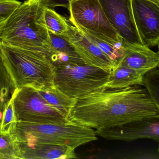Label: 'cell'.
Here are the masks:
<instances>
[{
	"mask_svg": "<svg viewBox=\"0 0 159 159\" xmlns=\"http://www.w3.org/2000/svg\"><path fill=\"white\" fill-rule=\"evenodd\" d=\"M18 143L22 159H67L77 158L75 148L65 145L41 143Z\"/></svg>",
	"mask_w": 159,
	"mask_h": 159,
	"instance_id": "13",
	"label": "cell"
},
{
	"mask_svg": "<svg viewBox=\"0 0 159 159\" xmlns=\"http://www.w3.org/2000/svg\"><path fill=\"white\" fill-rule=\"evenodd\" d=\"M64 37L70 42L86 64L102 68L110 72L116 68L115 63L74 26H73L69 34Z\"/></svg>",
	"mask_w": 159,
	"mask_h": 159,
	"instance_id": "11",
	"label": "cell"
},
{
	"mask_svg": "<svg viewBox=\"0 0 159 159\" xmlns=\"http://www.w3.org/2000/svg\"><path fill=\"white\" fill-rule=\"evenodd\" d=\"M75 28L101 49L115 63L116 67L118 65L125 54V45L113 44L83 29Z\"/></svg>",
	"mask_w": 159,
	"mask_h": 159,
	"instance_id": "18",
	"label": "cell"
},
{
	"mask_svg": "<svg viewBox=\"0 0 159 159\" xmlns=\"http://www.w3.org/2000/svg\"><path fill=\"white\" fill-rule=\"evenodd\" d=\"M110 72L85 63L55 67L54 85L69 97L78 99L104 88Z\"/></svg>",
	"mask_w": 159,
	"mask_h": 159,
	"instance_id": "5",
	"label": "cell"
},
{
	"mask_svg": "<svg viewBox=\"0 0 159 159\" xmlns=\"http://www.w3.org/2000/svg\"><path fill=\"white\" fill-rule=\"evenodd\" d=\"M125 54L118 66L129 67L147 73L158 67L159 55L158 52H155L147 46L141 44H125Z\"/></svg>",
	"mask_w": 159,
	"mask_h": 159,
	"instance_id": "12",
	"label": "cell"
},
{
	"mask_svg": "<svg viewBox=\"0 0 159 159\" xmlns=\"http://www.w3.org/2000/svg\"><path fill=\"white\" fill-rule=\"evenodd\" d=\"M158 151H159V148H158Z\"/></svg>",
	"mask_w": 159,
	"mask_h": 159,
	"instance_id": "27",
	"label": "cell"
},
{
	"mask_svg": "<svg viewBox=\"0 0 159 159\" xmlns=\"http://www.w3.org/2000/svg\"><path fill=\"white\" fill-rule=\"evenodd\" d=\"M43 20L48 31L57 35L66 37L72 28L73 25L65 17L56 12L54 8L45 5Z\"/></svg>",
	"mask_w": 159,
	"mask_h": 159,
	"instance_id": "17",
	"label": "cell"
},
{
	"mask_svg": "<svg viewBox=\"0 0 159 159\" xmlns=\"http://www.w3.org/2000/svg\"><path fill=\"white\" fill-rule=\"evenodd\" d=\"M143 86L147 89L151 99L158 108L159 112V69L148 72L144 77Z\"/></svg>",
	"mask_w": 159,
	"mask_h": 159,
	"instance_id": "22",
	"label": "cell"
},
{
	"mask_svg": "<svg viewBox=\"0 0 159 159\" xmlns=\"http://www.w3.org/2000/svg\"><path fill=\"white\" fill-rule=\"evenodd\" d=\"M0 159H22L19 146L12 134L0 131Z\"/></svg>",
	"mask_w": 159,
	"mask_h": 159,
	"instance_id": "20",
	"label": "cell"
},
{
	"mask_svg": "<svg viewBox=\"0 0 159 159\" xmlns=\"http://www.w3.org/2000/svg\"><path fill=\"white\" fill-rule=\"evenodd\" d=\"M150 1H153L155 2L159 3V0H150Z\"/></svg>",
	"mask_w": 159,
	"mask_h": 159,
	"instance_id": "25",
	"label": "cell"
},
{
	"mask_svg": "<svg viewBox=\"0 0 159 159\" xmlns=\"http://www.w3.org/2000/svg\"><path fill=\"white\" fill-rule=\"evenodd\" d=\"M16 88L0 58V125L6 107L13 97Z\"/></svg>",
	"mask_w": 159,
	"mask_h": 159,
	"instance_id": "19",
	"label": "cell"
},
{
	"mask_svg": "<svg viewBox=\"0 0 159 159\" xmlns=\"http://www.w3.org/2000/svg\"><path fill=\"white\" fill-rule=\"evenodd\" d=\"M112 27L124 44H143L134 22L131 0H99Z\"/></svg>",
	"mask_w": 159,
	"mask_h": 159,
	"instance_id": "8",
	"label": "cell"
},
{
	"mask_svg": "<svg viewBox=\"0 0 159 159\" xmlns=\"http://www.w3.org/2000/svg\"><path fill=\"white\" fill-rule=\"evenodd\" d=\"M13 135L18 143L65 145L75 149L98 139L95 130L70 120L63 123L18 122Z\"/></svg>",
	"mask_w": 159,
	"mask_h": 159,
	"instance_id": "4",
	"label": "cell"
},
{
	"mask_svg": "<svg viewBox=\"0 0 159 159\" xmlns=\"http://www.w3.org/2000/svg\"><path fill=\"white\" fill-rule=\"evenodd\" d=\"M50 49L55 57V67L59 65L84 63L70 42L48 31Z\"/></svg>",
	"mask_w": 159,
	"mask_h": 159,
	"instance_id": "14",
	"label": "cell"
},
{
	"mask_svg": "<svg viewBox=\"0 0 159 159\" xmlns=\"http://www.w3.org/2000/svg\"><path fill=\"white\" fill-rule=\"evenodd\" d=\"M159 115L147 89L135 85L122 89L104 88L76 99L69 120L100 130Z\"/></svg>",
	"mask_w": 159,
	"mask_h": 159,
	"instance_id": "1",
	"label": "cell"
},
{
	"mask_svg": "<svg viewBox=\"0 0 159 159\" xmlns=\"http://www.w3.org/2000/svg\"><path fill=\"white\" fill-rule=\"evenodd\" d=\"M41 0H25L13 12L3 30L0 41L12 46L54 54L48 30L43 20Z\"/></svg>",
	"mask_w": 159,
	"mask_h": 159,
	"instance_id": "2",
	"label": "cell"
},
{
	"mask_svg": "<svg viewBox=\"0 0 159 159\" xmlns=\"http://www.w3.org/2000/svg\"><path fill=\"white\" fill-rule=\"evenodd\" d=\"M38 91L49 104L69 120V117L75 105L76 99L67 96L55 85Z\"/></svg>",
	"mask_w": 159,
	"mask_h": 159,
	"instance_id": "16",
	"label": "cell"
},
{
	"mask_svg": "<svg viewBox=\"0 0 159 159\" xmlns=\"http://www.w3.org/2000/svg\"><path fill=\"white\" fill-rule=\"evenodd\" d=\"M0 58L16 87H29L39 91L54 86L55 66L51 54L0 41Z\"/></svg>",
	"mask_w": 159,
	"mask_h": 159,
	"instance_id": "3",
	"label": "cell"
},
{
	"mask_svg": "<svg viewBox=\"0 0 159 159\" xmlns=\"http://www.w3.org/2000/svg\"><path fill=\"white\" fill-rule=\"evenodd\" d=\"M137 31L143 44L148 47L159 44V3L150 0H131Z\"/></svg>",
	"mask_w": 159,
	"mask_h": 159,
	"instance_id": "10",
	"label": "cell"
},
{
	"mask_svg": "<svg viewBox=\"0 0 159 159\" xmlns=\"http://www.w3.org/2000/svg\"><path fill=\"white\" fill-rule=\"evenodd\" d=\"M95 133L107 140L131 142L147 139L159 143V115L118 127L96 130Z\"/></svg>",
	"mask_w": 159,
	"mask_h": 159,
	"instance_id": "9",
	"label": "cell"
},
{
	"mask_svg": "<svg viewBox=\"0 0 159 159\" xmlns=\"http://www.w3.org/2000/svg\"><path fill=\"white\" fill-rule=\"evenodd\" d=\"M73 0H41L43 3L46 6L51 8L57 7H61L68 9L69 3Z\"/></svg>",
	"mask_w": 159,
	"mask_h": 159,
	"instance_id": "24",
	"label": "cell"
},
{
	"mask_svg": "<svg viewBox=\"0 0 159 159\" xmlns=\"http://www.w3.org/2000/svg\"><path fill=\"white\" fill-rule=\"evenodd\" d=\"M68 9L70 13L69 21L73 26L113 44L125 45L108 21L99 0H73L69 3Z\"/></svg>",
	"mask_w": 159,
	"mask_h": 159,
	"instance_id": "6",
	"label": "cell"
},
{
	"mask_svg": "<svg viewBox=\"0 0 159 159\" xmlns=\"http://www.w3.org/2000/svg\"><path fill=\"white\" fill-rule=\"evenodd\" d=\"M13 97L18 122L63 123L70 121L49 104L35 89L29 87L17 88Z\"/></svg>",
	"mask_w": 159,
	"mask_h": 159,
	"instance_id": "7",
	"label": "cell"
},
{
	"mask_svg": "<svg viewBox=\"0 0 159 159\" xmlns=\"http://www.w3.org/2000/svg\"><path fill=\"white\" fill-rule=\"evenodd\" d=\"M21 3L18 0H0V39L8 19Z\"/></svg>",
	"mask_w": 159,
	"mask_h": 159,
	"instance_id": "23",
	"label": "cell"
},
{
	"mask_svg": "<svg viewBox=\"0 0 159 159\" xmlns=\"http://www.w3.org/2000/svg\"><path fill=\"white\" fill-rule=\"evenodd\" d=\"M145 72L125 66H118L110 72L105 88L122 89L135 85L143 86Z\"/></svg>",
	"mask_w": 159,
	"mask_h": 159,
	"instance_id": "15",
	"label": "cell"
},
{
	"mask_svg": "<svg viewBox=\"0 0 159 159\" xmlns=\"http://www.w3.org/2000/svg\"><path fill=\"white\" fill-rule=\"evenodd\" d=\"M18 122L12 97L5 110L0 125V131L5 134H13L16 130Z\"/></svg>",
	"mask_w": 159,
	"mask_h": 159,
	"instance_id": "21",
	"label": "cell"
},
{
	"mask_svg": "<svg viewBox=\"0 0 159 159\" xmlns=\"http://www.w3.org/2000/svg\"><path fill=\"white\" fill-rule=\"evenodd\" d=\"M157 52H158V54H159V48L158 51ZM158 68L159 69V65L158 67Z\"/></svg>",
	"mask_w": 159,
	"mask_h": 159,
	"instance_id": "26",
	"label": "cell"
}]
</instances>
